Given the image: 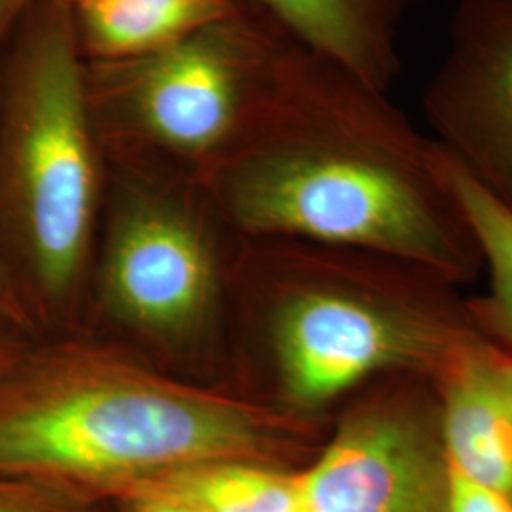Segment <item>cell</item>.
Returning <instances> with one entry per match:
<instances>
[{"instance_id": "277c9868", "label": "cell", "mask_w": 512, "mask_h": 512, "mask_svg": "<svg viewBox=\"0 0 512 512\" xmlns=\"http://www.w3.org/2000/svg\"><path fill=\"white\" fill-rule=\"evenodd\" d=\"M325 272L289 283L270 319L277 391L293 420L385 376L433 380L484 332L461 287L416 264L353 249Z\"/></svg>"}, {"instance_id": "d6986e66", "label": "cell", "mask_w": 512, "mask_h": 512, "mask_svg": "<svg viewBox=\"0 0 512 512\" xmlns=\"http://www.w3.org/2000/svg\"><path fill=\"white\" fill-rule=\"evenodd\" d=\"M16 363H18V355L14 351V346L0 334V378Z\"/></svg>"}, {"instance_id": "8fae6325", "label": "cell", "mask_w": 512, "mask_h": 512, "mask_svg": "<svg viewBox=\"0 0 512 512\" xmlns=\"http://www.w3.org/2000/svg\"><path fill=\"white\" fill-rule=\"evenodd\" d=\"M69 8L84 61L150 54L253 10L243 0H76Z\"/></svg>"}, {"instance_id": "ffe728a7", "label": "cell", "mask_w": 512, "mask_h": 512, "mask_svg": "<svg viewBox=\"0 0 512 512\" xmlns=\"http://www.w3.org/2000/svg\"><path fill=\"white\" fill-rule=\"evenodd\" d=\"M65 2H67V4H73V2H76V0H65Z\"/></svg>"}, {"instance_id": "8992f818", "label": "cell", "mask_w": 512, "mask_h": 512, "mask_svg": "<svg viewBox=\"0 0 512 512\" xmlns=\"http://www.w3.org/2000/svg\"><path fill=\"white\" fill-rule=\"evenodd\" d=\"M296 471L304 512H450L452 465L435 385L385 376Z\"/></svg>"}, {"instance_id": "6da1fadb", "label": "cell", "mask_w": 512, "mask_h": 512, "mask_svg": "<svg viewBox=\"0 0 512 512\" xmlns=\"http://www.w3.org/2000/svg\"><path fill=\"white\" fill-rule=\"evenodd\" d=\"M202 177L247 236L393 256L458 287L482 275L442 148L389 92L293 38Z\"/></svg>"}, {"instance_id": "7a4b0ae2", "label": "cell", "mask_w": 512, "mask_h": 512, "mask_svg": "<svg viewBox=\"0 0 512 512\" xmlns=\"http://www.w3.org/2000/svg\"><path fill=\"white\" fill-rule=\"evenodd\" d=\"M293 421L122 366L18 361L0 378V476L97 501L211 461L289 469Z\"/></svg>"}, {"instance_id": "ba28073f", "label": "cell", "mask_w": 512, "mask_h": 512, "mask_svg": "<svg viewBox=\"0 0 512 512\" xmlns=\"http://www.w3.org/2000/svg\"><path fill=\"white\" fill-rule=\"evenodd\" d=\"M423 112L433 141L512 211V0H459Z\"/></svg>"}, {"instance_id": "e0dca14e", "label": "cell", "mask_w": 512, "mask_h": 512, "mask_svg": "<svg viewBox=\"0 0 512 512\" xmlns=\"http://www.w3.org/2000/svg\"><path fill=\"white\" fill-rule=\"evenodd\" d=\"M0 319L8 321V323H16V325H25L27 323L25 306H23V302L19 298L14 283L8 277V270H6V262H4L2 253H0Z\"/></svg>"}, {"instance_id": "4fadbf2b", "label": "cell", "mask_w": 512, "mask_h": 512, "mask_svg": "<svg viewBox=\"0 0 512 512\" xmlns=\"http://www.w3.org/2000/svg\"><path fill=\"white\" fill-rule=\"evenodd\" d=\"M444 156L459 205L478 245L482 274L488 279L486 296L473 300L478 323L486 334L512 349V211L497 202L446 152Z\"/></svg>"}, {"instance_id": "52a82bcc", "label": "cell", "mask_w": 512, "mask_h": 512, "mask_svg": "<svg viewBox=\"0 0 512 512\" xmlns=\"http://www.w3.org/2000/svg\"><path fill=\"white\" fill-rule=\"evenodd\" d=\"M116 169L105 256L110 304L139 329L183 336L196 329L215 293V262L202 209L190 194L122 152Z\"/></svg>"}, {"instance_id": "9c48e42d", "label": "cell", "mask_w": 512, "mask_h": 512, "mask_svg": "<svg viewBox=\"0 0 512 512\" xmlns=\"http://www.w3.org/2000/svg\"><path fill=\"white\" fill-rule=\"evenodd\" d=\"M431 382L452 469L512 499V349L480 332Z\"/></svg>"}, {"instance_id": "9a60e30c", "label": "cell", "mask_w": 512, "mask_h": 512, "mask_svg": "<svg viewBox=\"0 0 512 512\" xmlns=\"http://www.w3.org/2000/svg\"><path fill=\"white\" fill-rule=\"evenodd\" d=\"M450 512H512V499L452 469Z\"/></svg>"}, {"instance_id": "3957f363", "label": "cell", "mask_w": 512, "mask_h": 512, "mask_svg": "<svg viewBox=\"0 0 512 512\" xmlns=\"http://www.w3.org/2000/svg\"><path fill=\"white\" fill-rule=\"evenodd\" d=\"M103 173L71 8L37 0L0 42V253L52 300L82 268Z\"/></svg>"}, {"instance_id": "ac0fdd59", "label": "cell", "mask_w": 512, "mask_h": 512, "mask_svg": "<svg viewBox=\"0 0 512 512\" xmlns=\"http://www.w3.org/2000/svg\"><path fill=\"white\" fill-rule=\"evenodd\" d=\"M35 2L37 0H0V40L14 29Z\"/></svg>"}, {"instance_id": "30bf717a", "label": "cell", "mask_w": 512, "mask_h": 512, "mask_svg": "<svg viewBox=\"0 0 512 512\" xmlns=\"http://www.w3.org/2000/svg\"><path fill=\"white\" fill-rule=\"evenodd\" d=\"M294 42L391 92L404 21L421 0H243Z\"/></svg>"}, {"instance_id": "5bb4252c", "label": "cell", "mask_w": 512, "mask_h": 512, "mask_svg": "<svg viewBox=\"0 0 512 512\" xmlns=\"http://www.w3.org/2000/svg\"><path fill=\"white\" fill-rule=\"evenodd\" d=\"M82 495L35 480L0 476V512H88Z\"/></svg>"}, {"instance_id": "2e32d148", "label": "cell", "mask_w": 512, "mask_h": 512, "mask_svg": "<svg viewBox=\"0 0 512 512\" xmlns=\"http://www.w3.org/2000/svg\"><path fill=\"white\" fill-rule=\"evenodd\" d=\"M116 505L118 512H203L196 507L183 505L177 501H167L158 497H141V495H124L107 499Z\"/></svg>"}, {"instance_id": "5b68a950", "label": "cell", "mask_w": 512, "mask_h": 512, "mask_svg": "<svg viewBox=\"0 0 512 512\" xmlns=\"http://www.w3.org/2000/svg\"><path fill=\"white\" fill-rule=\"evenodd\" d=\"M289 35L255 10L145 55L84 61L103 152L202 175L238 137Z\"/></svg>"}, {"instance_id": "7c38bea8", "label": "cell", "mask_w": 512, "mask_h": 512, "mask_svg": "<svg viewBox=\"0 0 512 512\" xmlns=\"http://www.w3.org/2000/svg\"><path fill=\"white\" fill-rule=\"evenodd\" d=\"M298 469L256 461H211L150 476L103 497H158L203 512H304Z\"/></svg>"}]
</instances>
